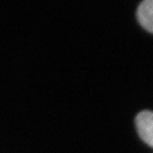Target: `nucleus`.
Returning <instances> with one entry per match:
<instances>
[{"label":"nucleus","mask_w":153,"mask_h":153,"mask_svg":"<svg viewBox=\"0 0 153 153\" xmlns=\"http://www.w3.org/2000/svg\"><path fill=\"white\" fill-rule=\"evenodd\" d=\"M136 127L140 138L149 147L153 146V114L151 111L140 112L136 119Z\"/></svg>","instance_id":"nucleus-1"},{"label":"nucleus","mask_w":153,"mask_h":153,"mask_svg":"<svg viewBox=\"0 0 153 153\" xmlns=\"http://www.w3.org/2000/svg\"><path fill=\"white\" fill-rule=\"evenodd\" d=\"M137 18L140 26L149 33L153 32V0H143L137 10Z\"/></svg>","instance_id":"nucleus-2"}]
</instances>
